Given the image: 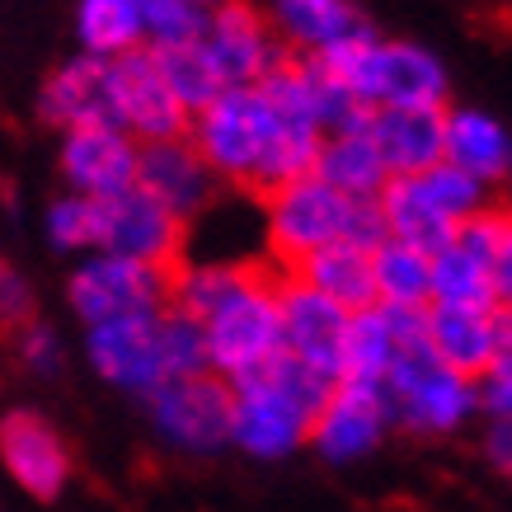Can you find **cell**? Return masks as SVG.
<instances>
[{"mask_svg": "<svg viewBox=\"0 0 512 512\" xmlns=\"http://www.w3.org/2000/svg\"><path fill=\"white\" fill-rule=\"evenodd\" d=\"M188 141L198 146L217 184L268 193L282 179H296L315 165L320 127L301 123L254 85H221L202 109L188 113Z\"/></svg>", "mask_w": 512, "mask_h": 512, "instance_id": "obj_1", "label": "cell"}, {"mask_svg": "<svg viewBox=\"0 0 512 512\" xmlns=\"http://www.w3.org/2000/svg\"><path fill=\"white\" fill-rule=\"evenodd\" d=\"M329 376L278 353L231 381V447L254 461H287L306 447Z\"/></svg>", "mask_w": 512, "mask_h": 512, "instance_id": "obj_2", "label": "cell"}, {"mask_svg": "<svg viewBox=\"0 0 512 512\" xmlns=\"http://www.w3.org/2000/svg\"><path fill=\"white\" fill-rule=\"evenodd\" d=\"M259 217H264L268 259L278 268H296L311 249L329 245V240L376 245L386 235L376 198H348L334 184H325L315 170L268 188Z\"/></svg>", "mask_w": 512, "mask_h": 512, "instance_id": "obj_3", "label": "cell"}, {"mask_svg": "<svg viewBox=\"0 0 512 512\" xmlns=\"http://www.w3.org/2000/svg\"><path fill=\"white\" fill-rule=\"evenodd\" d=\"M315 62L329 66L367 109H447L451 99V76L433 47L381 38L372 24L320 52Z\"/></svg>", "mask_w": 512, "mask_h": 512, "instance_id": "obj_4", "label": "cell"}, {"mask_svg": "<svg viewBox=\"0 0 512 512\" xmlns=\"http://www.w3.org/2000/svg\"><path fill=\"white\" fill-rule=\"evenodd\" d=\"M202 343H207V367L226 381L264 367L268 357L282 353L278 325V278H268L249 264L245 278L221 296L212 311L198 315Z\"/></svg>", "mask_w": 512, "mask_h": 512, "instance_id": "obj_5", "label": "cell"}, {"mask_svg": "<svg viewBox=\"0 0 512 512\" xmlns=\"http://www.w3.org/2000/svg\"><path fill=\"white\" fill-rule=\"evenodd\" d=\"M170 301V268L141 264L113 249H85L66 278V306L80 325L151 315Z\"/></svg>", "mask_w": 512, "mask_h": 512, "instance_id": "obj_6", "label": "cell"}, {"mask_svg": "<svg viewBox=\"0 0 512 512\" xmlns=\"http://www.w3.org/2000/svg\"><path fill=\"white\" fill-rule=\"evenodd\" d=\"M160 447L179 456H217L231 447V381L217 372L170 376L146 395Z\"/></svg>", "mask_w": 512, "mask_h": 512, "instance_id": "obj_7", "label": "cell"}, {"mask_svg": "<svg viewBox=\"0 0 512 512\" xmlns=\"http://www.w3.org/2000/svg\"><path fill=\"white\" fill-rule=\"evenodd\" d=\"M395 428L390 419V400L376 381H353V376H334L325 400L315 409L306 447L325 461V466H357L372 451H381L386 433Z\"/></svg>", "mask_w": 512, "mask_h": 512, "instance_id": "obj_8", "label": "cell"}, {"mask_svg": "<svg viewBox=\"0 0 512 512\" xmlns=\"http://www.w3.org/2000/svg\"><path fill=\"white\" fill-rule=\"evenodd\" d=\"M85 357L99 381H109L132 400H146L160 381H170L165 348H160V311L85 325Z\"/></svg>", "mask_w": 512, "mask_h": 512, "instance_id": "obj_9", "label": "cell"}, {"mask_svg": "<svg viewBox=\"0 0 512 512\" xmlns=\"http://www.w3.org/2000/svg\"><path fill=\"white\" fill-rule=\"evenodd\" d=\"M348 306H339L334 296L311 287L306 278H296L282 268L278 273V325H282V353L315 367L320 376L343 372V334H348Z\"/></svg>", "mask_w": 512, "mask_h": 512, "instance_id": "obj_10", "label": "cell"}, {"mask_svg": "<svg viewBox=\"0 0 512 512\" xmlns=\"http://www.w3.org/2000/svg\"><path fill=\"white\" fill-rule=\"evenodd\" d=\"M0 470L33 503H52V498L66 494V484L76 475V461H71L66 437L52 428L47 414L5 409L0 414Z\"/></svg>", "mask_w": 512, "mask_h": 512, "instance_id": "obj_11", "label": "cell"}, {"mask_svg": "<svg viewBox=\"0 0 512 512\" xmlns=\"http://www.w3.org/2000/svg\"><path fill=\"white\" fill-rule=\"evenodd\" d=\"M188 240V221L174 217L165 202H156L146 188H123L99 198V249L141 259V264H160L174 268L184 254Z\"/></svg>", "mask_w": 512, "mask_h": 512, "instance_id": "obj_12", "label": "cell"}, {"mask_svg": "<svg viewBox=\"0 0 512 512\" xmlns=\"http://www.w3.org/2000/svg\"><path fill=\"white\" fill-rule=\"evenodd\" d=\"M198 43L207 47V57H212V66H217V76L226 85H254L287 57V47L273 33L268 15L259 5H249V0L212 5L207 19H202Z\"/></svg>", "mask_w": 512, "mask_h": 512, "instance_id": "obj_13", "label": "cell"}, {"mask_svg": "<svg viewBox=\"0 0 512 512\" xmlns=\"http://www.w3.org/2000/svg\"><path fill=\"white\" fill-rule=\"evenodd\" d=\"M113 123L137 141H165L188 132V109L174 99L156 52L141 43L113 57Z\"/></svg>", "mask_w": 512, "mask_h": 512, "instance_id": "obj_14", "label": "cell"}, {"mask_svg": "<svg viewBox=\"0 0 512 512\" xmlns=\"http://www.w3.org/2000/svg\"><path fill=\"white\" fill-rule=\"evenodd\" d=\"M423 325L433 353L466 376H480L489 362L512 353L508 306H475V301H428Z\"/></svg>", "mask_w": 512, "mask_h": 512, "instance_id": "obj_15", "label": "cell"}, {"mask_svg": "<svg viewBox=\"0 0 512 512\" xmlns=\"http://www.w3.org/2000/svg\"><path fill=\"white\" fill-rule=\"evenodd\" d=\"M137 156L141 141L118 123H85L66 127L57 146V170L71 193L85 198H109L137 184Z\"/></svg>", "mask_w": 512, "mask_h": 512, "instance_id": "obj_16", "label": "cell"}, {"mask_svg": "<svg viewBox=\"0 0 512 512\" xmlns=\"http://www.w3.org/2000/svg\"><path fill=\"white\" fill-rule=\"evenodd\" d=\"M137 188H146L156 202H165L174 217L193 221L212 207L217 174L207 170V160L198 156V146L184 132V137H165V141H141Z\"/></svg>", "mask_w": 512, "mask_h": 512, "instance_id": "obj_17", "label": "cell"}, {"mask_svg": "<svg viewBox=\"0 0 512 512\" xmlns=\"http://www.w3.org/2000/svg\"><path fill=\"white\" fill-rule=\"evenodd\" d=\"M38 118L62 132L85 123H113V57H94L85 47L66 57L38 90Z\"/></svg>", "mask_w": 512, "mask_h": 512, "instance_id": "obj_18", "label": "cell"}, {"mask_svg": "<svg viewBox=\"0 0 512 512\" xmlns=\"http://www.w3.org/2000/svg\"><path fill=\"white\" fill-rule=\"evenodd\" d=\"M442 160L498 188L512 174V132L489 109H442Z\"/></svg>", "mask_w": 512, "mask_h": 512, "instance_id": "obj_19", "label": "cell"}, {"mask_svg": "<svg viewBox=\"0 0 512 512\" xmlns=\"http://www.w3.org/2000/svg\"><path fill=\"white\" fill-rule=\"evenodd\" d=\"M264 15L292 57H320L334 43L367 29L357 0H268Z\"/></svg>", "mask_w": 512, "mask_h": 512, "instance_id": "obj_20", "label": "cell"}, {"mask_svg": "<svg viewBox=\"0 0 512 512\" xmlns=\"http://www.w3.org/2000/svg\"><path fill=\"white\" fill-rule=\"evenodd\" d=\"M376 212H381L386 235L423 249V254L442 249L451 240V231H456V221L433 202V193L423 188L419 174H390L381 193H376Z\"/></svg>", "mask_w": 512, "mask_h": 512, "instance_id": "obj_21", "label": "cell"}, {"mask_svg": "<svg viewBox=\"0 0 512 512\" xmlns=\"http://www.w3.org/2000/svg\"><path fill=\"white\" fill-rule=\"evenodd\" d=\"M367 132L390 174H423L442 160V109H372Z\"/></svg>", "mask_w": 512, "mask_h": 512, "instance_id": "obj_22", "label": "cell"}, {"mask_svg": "<svg viewBox=\"0 0 512 512\" xmlns=\"http://www.w3.org/2000/svg\"><path fill=\"white\" fill-rule=\"evenodd\" d=\"M325 184H334L348 198H376L381 184L390 179L386 160L376 151V141L367 127H343V132H320L315 146V165H311Z\"/></svg>", "mask_w": 512, "mask_h": 512, "instance_id": "obj_23", "label": "cell"}, {"mask_svg": "<svg viewBox=\"0 0 512 512\" xmlns=\"http://www.w3.org/2000/svg\"><path fill=\"white\" fill-rule=\"evenodd\" d=\"M296 278H306L325 296H334L339 306H367L372 301V245L357 240H329V245L311 249L296 268H287Z\"/></svg>", "mask_w": 512, "mask_h": 512, "instance_id": "obj_24", "label": "cell"}, {"mask_svg": "<svg viewBox=\"0 0 512 512\" xmlns=\"http://www.w3.org/2000/svg\"><path fill=\"white\" fill-rule=\"evenodd\" d=\"M372 301L419 311L433 301V254L381 235L372 245Z\"/></svg>", "mask_w": 512, "mask_h": 512, "instance_id": "obj_25", "label": "cell"}, {"mask_svg": "<svg viewBox=\"0 0 512 512\" xmlns=\"http://www.w3.org/2000/svg\"><path fill=\"white\" fill-rule=\"evenodd\" d=\"M390 362H395V315L381 301L353 306L348 315V334H343V372L353 381H386Z\"/></svg>", "mask_w": 512, "mask_h": 512, "instance_id": "obj_26", "label": "cell"}, {"mask_svg": "<svg viewBox=\"0 0 512 512\" xmlns=\"http://www.w3.org/2000/svg\"><path fill=\"white\" fill-rule=\"evenodd\" d=\"M76 38L94 57L141 47V19L132 0H76Z\"/></svg>", "mask_w": 512, "mask_h": 512, "instance_id": "obj_27", "label": "cell"}, {"mask_svg": "<svg viewBox=\"0 0 512 512\" xmlns=\"http://www.w3.org/2000/svg\"><path fill=\"white\" fill-rule=\"evenodd\" d=\"M433 301H475V306H508L498 296L494 278L484 273V264L461 249L456 240H447L442 249H433Z\"/></svg>", "mask_w": 512, "mask_h": 512, "instance_id": "obj_28", "label": "cell"}, {"mask_svg": "<svg viewBox=\"0 0 512 512\" xmlns=\"http://www.w3.org/2000/svg\"><path fill=\"white\" fill-rule=\"evenodd\" d=\"M151 52H156L160 71H165V80H170L174 99H179L188 113L202 109V104L226 85V80L217 76L212 57H207V47H202L198 38H188V43H170V47H151Z\"/></svg>", "mask_w": 512, "mask_h": 512, "instance_id": "obj_29", "label": "cell"}, {"mask_svg": "<svg viewBox=\"0 0 512 512\" xmlns=\"http://www.w3.org/2000/svg\"><path fill=\"white\" fill-rule=\"evenodd\" d=\"M43 231L52 240V249H62V254L99 249V198H85V193L66 188L57 202H47Z\"/></svg>", "mask_w": 512, "mask_h": 512, "instance_id": "obj_30", "label": "cell"}, {"mask_svg": "<svg viewBox=\"0 0 512 512\" xmlns=\"http://www.w3.org/2000/svg\"><path fill=\"white\" fill-rule=\"evenodd\" d=\"M141 19V43L146 47H170V43H188L202 33L207 10L193 0H132Z\"/></svg>", "mask_w": 512, "mask_h": 512, "instance_id": "obj_31", "label": "cell"}, {"mask_svg": "<svg viewBox=\"0 0 512 512\" xmlns=\"http://www.w3.org/2000/svg\"><path fill=\"white\" fill-rule=\"evenodd\" d=\"M423 188L433 193V202L447 212L451 221H466L470 212H480L484 202H489V193L494 188L484 184V179H475V174H466L461 165H451V160H433L428 170L419 174Z\"/></svg>", "mask_w": 512, "mask_h": 512, "instance_id": "obj_32", "label": "cell"}, {"mask_svg": "<svg viewBox=\"0 0 512 512\" xmlns=\"http://www.w3.org/2000/svg\"><path fill=\"white\" fill-rule=\"evenodd\" d=\"M160 348H165V367L170 376L188 372H212L207 367V343H202V325L179 306H160Z\"/></svg>", "mask_w": 512, "mask_h": 512, "instance_id": "obj_33", "label": "cell"}, {"mask_svg": "<svg viewBox=\"0 0 512 512\" xmlns=\"http://www.w3.org/2000/svg\"><path fill=\"white\" fill-rule=\"evenodd\" d=\"M15 329V362L24 367L29 376H57L62 372V334L47 325V320H38V315H29V320H19Z\"/></svg>", "mask_w": 512, "mask_h": 512, "instance_id": "obj_34", "label": "cell"}, {"mask_svg": "<svg viewBox=\"0 0 512 512\" xmlns=\"http://www.w3.org/2000/svg\"><path fill=\"white\" fill-rule=\"evenodd\" d=\"M475 409L489 414V419H508L512 414V353H503L475 376Z\"/></svg>", "mask_w": 512, "mask_h": 512, "instance_id": "obj_35", "label": "cell"}, {"mask_svg": "<svg viewBox=\"0 0 512 512\" xmlns=\"http://www.w3.org/2000/svg\"><path fill=\"white\" fill-rule=\"evenodd\" d=\"M29 315H33L29 282L15 278V273L5 268V278H0V325H19V320H29Z\"/></svg>", "mask_w": 512, "mask_h": 512, "instance_id": "obj_36", "label": "cell"}, {"mask_svg": "<svg viewBox=\"0 0 512 512\" xmlns=\"http://www.w3.org/2000/svg\"><path fill=\"white\" fill-rule=\"evenodd\" d=\"M484 456H489V466L494 470L512 466V428H508V419H489V428H484Z\"/></svg>", "mask_w": 512, "mask_h": 512, "instance_id": "obj_37", "label": "cell"}, {"mask_svg": "<svg viewBox=\"0 0 512 512\" xmlns=\"http://www.w3.org/2000/svg\"><path fill=\"white\" fill-rule=\"evenodd\" d=\"M193 5H202V10H212V5H221V0H193Z\"/></svg>", "mask_w": 512, "mask_h": 512, "instance_id": "obj_38", "label": "cell"}, {"mask_svg": "<svg viewBox=\"0 0 512 512\" xmlns=\"http://www.w3.org/2000/svg\"><path fill=\"white\" fill-rule=\"evenodd\" d=\"M0 278H5V264H0Z\"/></svg>", "mask_w": 512, "mask_h": 512, "instance_id": "obj_39", "label": "cell"}]
</instances>
